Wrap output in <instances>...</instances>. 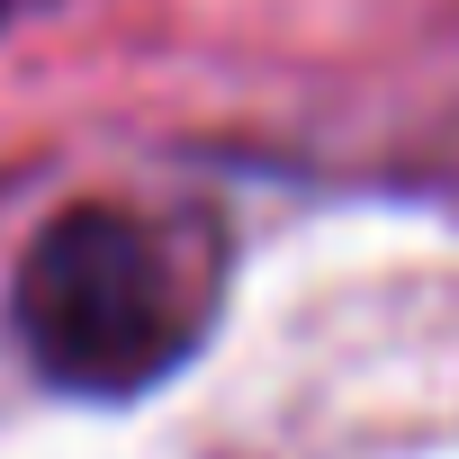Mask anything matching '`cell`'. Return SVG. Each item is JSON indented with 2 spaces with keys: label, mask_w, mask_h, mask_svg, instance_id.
<instances>
[{
  "label": "cell",
  "mask_w": 459,
  "mask_h": 459,
  "mask_svg": "<svg viewBox=\"0 0 459 459\" xmlns=\"http://www.w3.org/2000/svg\"><path fill=\"white\" fill-rule=\"evenodd\" d=\"M235 298V225L216 198H64L10 271V351L64 396L126 414L207 360Z\"/></svg>",
  "instance_id": "6da1fadb"
},
{
  "label": "cell",
  "mask_w": 459,
  "mask_h": 459,
  "mask_svg": "<svg viewBox=\"0 0 459 459\" xmlns=\"http://www.w3.org/2000/svg\"><path fill=\"white\" fill-rule=\"evenodd\" d=\"M0 28H10V0H0Z\"/></svg>",
  "instance_id": "7a4b0ae2"
}]
</instances>
